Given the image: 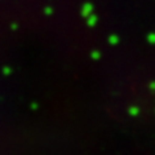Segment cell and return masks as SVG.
Returning a JSON list of instances; mask_svg holds the SVG:
<instances>
[{"label":"cell","instance_id":"cell-1","mask_svg":"<svg viewBox=\"0 0 155 155\" xmlns=\"http://www.w3.org/2000/svg\"><path fill=\"white\" fill-rule=\"evenodd\" d=\"M91 14H93V4L91 3H85L83 7H81V16L84 17H89Z\"/></svg>","mask_w":155,"mask_h":155},{"label":"cell","instance_id":"cell-2","mask_svg":"<svg viewBox=\"0 0 155 155\" xmlns=\"http://www.w3.org/2000/svg\"><path fill=\"white\" fill-rule=\"evenodd\" d=\"M128 114L130 116H138L140 115V109L137 107V106H130V107L128 109Z\"/></svg>","mask_w":155,"mask_h":155},{"label":"cell","instance_id":"cell-3","mask_svg":"<svg viewBox=\"0 0 155 155\" xmlns=\"http://www.w3.org/2000/svg\"><path fill=\"white\" fill-rule=\"evenodd\" d=\"M87 23H88V26L93 27L96 23H97V17L94 16V14H91L89 17H87Z\"/></svg>","mask_w":155,"mask_h":155},{"label":"cell","instance_id":"cell-4","mask_svg":"<svg viewBox=\"0 0 155 155\" xmlns=\"http://www.w3.org/2000/svg\"><path fill=\"white\" fill-rule=\"evenodd\" d=\"M109 43L111 45H116L119 43V36L118 35H110L109 36Z\"/></svg>","mask_w":155,"mask_h":155},{"label":"cell","instance_id":"cell-5","mask_svg":"<svg viewBox=\"0 0 155 155\" xmlns=\"http://www.w3.org/2000/svg\"><path fill=\"white\" fill-rule=\"evenodd\" d=\"M147 41L150 44H155V32H151L147 35Z\"/></svg>","mask_w":155,"mask_h":155},{"label":"cell","instance_id":"cell-6","mask_svg":"<svg viewBox=\"0 0 155 155\" xmlns=\"http://www.w3.org/2000/svg\"><path fill=\"white\" fill-rule=\"evenodd\" d=\"M91 57L93 58V60H100V58H101V53L98 51H94V52H92Z\"/></svg>","mask_w":155,"mask_h":155},{"label":"cell","instance_id":"cell-7","mask_svg":"<svg viewBox=\"0 0 155 155\" xmlns=\"http://www.w3.org/2000/svg\"><path fill=\"white\" fill-rule=\"evenodd\" d=\"M149 89L151 92H155V81H150L149 83Z\"/></svg>","mask_w":155,"mask_h":155},{"label":"cell","instance_id":"cell-8","mask_svg":"<svg viewBox=\"0 0 155 155\" xmlns=\"http://www.w3.org/2000/svg\"><path fill=\"white\" fill-rule=\"evenodd\" d=\"M3 71H4V75H9V74H11V69H9V67H5Z\"/></svg>","mask_w":155,"mask_h":155},{"label":"cell","instance_id":"cell-9","mask_svg":"<svg viewBox=\"0 0 155 155\" xmlns=\"http://www.w3.org/2000/svg\"><path fill=\"white\" fill-rule=\"evenodd\" d=\"M52 13H53V9L52 8H49V7L45 8V14H52Z\"/></svg>","mask_w":155,"mask_h":155}]
</instances>
